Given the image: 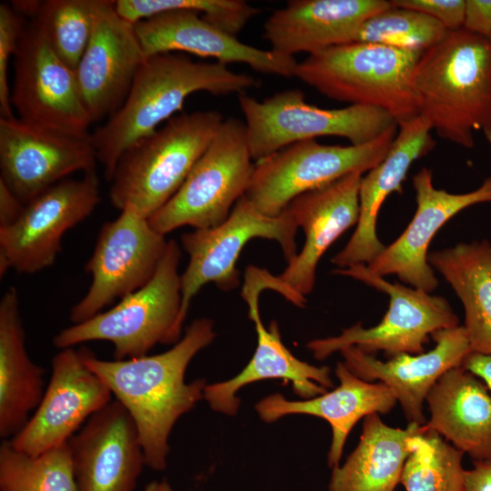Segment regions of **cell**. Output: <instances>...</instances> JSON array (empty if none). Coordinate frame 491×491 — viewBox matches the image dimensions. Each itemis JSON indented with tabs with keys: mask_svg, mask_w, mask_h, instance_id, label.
<instances>
[{
	"mask_svg": "<svg viewBox=\"0 0 491 491\" xmlns=\"http://www.w3.org/2000/svg\"><path fill=\"white\" fill-rule=\"evenodd\" d=\"M463 28L491 41V0H466Z\"/></svg>",
	"mask_w": 491,
	"mask_h": 491,
	"instance_id": "obj_38",
	"label": "cell"
},
{
	"mask_svg": "<svg viewBox=\"0 0 491 491\" xmlns=\"http://www.w3.org/2000/svg\"><path fill=\"white\" fill-rule=\"evenodd\" d=\"M428 263L462 303L471 352L491 355V243L476 240L432 251Z\"/></svg>",
	"mask_w": 491,
	"mask_h": 491,
	"instance_id": "obj_30",
	"label": "cell"
},
{
	"mask_svg": "<svg viewBox=\"0 0 491 491\" xmlns=\"http://www.w3.org/2000/svg\"><path fill=\"white\" fill-rule=\"evenodd\" d=\"M45 369L26 350L18 292L10 286L0 300V437L9 440L27 424L44 393Z\"/></svg>",
	"mask_w": 491,
	"mask_h": 491,
	"instance_id": "obj_28",
	"label": "cell"
},
{
	"mask_svg": "<svg viewBox=\"0 0 491 491\" xmlns=\"http://www.w3.org/2000/svg\"><path fill=\"white\" fill-rule=\"evenodd\" d=\"M363 174L352 173L324 187L304 193L286 209L306 236L302 250L277 276L269 274L270 289L303 307L316 283L318 263L330 246L359 218Z\"/></svg>",
	"mask_w": 491,
	"mask_h": 491,
	"instance_id": "obj_17",
	"label": "cell"
},
{
	"mask_svg": "<svg viewBox=\"0 0 491 491\" xmlns=\"http://www.w3.org/2000/svg\"><path fill=\"white\" fill-rule=\"evenodd\" d=\"M25 204L0 181V228L11 225L21 215Z\"/></svg>",
	"mask_w": 491,
	"mask_h": 491,
	"instance_id": "obj_39",
	"label": "cell"
},
{
	"mask_svg": "<svg viewBox=\"0 0 491 491\" xmlns=\"http://www.w3.org/2000/svg\"><path fill=\"white\" fill-rule=\"evenodd\" d=\"M298 229L287 209L276 216H268L243 195L221 224L184 233L181 246L187 253L189 262L181 275V323L184 324L186 318L192 299L205 285L214 283L223 291L239 286L236 263L250 240H275L288 262L297 254L296 237Z\"/></svg>",
	"mask_w": 491,
	"mask_h": 491,
	"instance_id": "obj_11",
	"label": "cell"
},
{
	"mask_svg": "<svg viewBox=\"0 0 491 491\" xmlns=\"http://www.w3.org/2000/svg\"><path fill=\"white\" fill-rule=\"evenodd\" d=\"M416 210L405 231L368 265L375 274L396 276L403 283L428 293L438 286L428 263L429 245L438 230L462 210L491 203V175L475 190L454 194L436 188L431 169L422 167L412 178Z\"/></svg>",
	"mask_w": 491,
	"mask_h": 491,
	"instance_id": "obj_19",
	"label": "cell"
},
{
	"mask_svg": "<svg viewBox=\"0 0 491 491\" xmlns=\"http://www.w3.org/2000/svg\"><path fill=\"white\" fill-rule=\"evenodd\" d=\"M105 383L85 363L81 348L61 349L43 398L25 427L9 443L38 456L67 442L97 411L113 400Z\"/></svg>",
	"mask_w": 491,
	"mask_h": 491,
	"instance_id": "obj_16",
	"label": "cell"
},
{
	"mask_svg": "<svg viewBox=\"0 0 491 491\" xmlns=\"http://www.w3.org/2000/svg\"><path fill=\"white\" fill-rule=\"evenodd\" d=\"M25 26V17L10 4L0 5V114L4 118L15 116L11 103L12 89L8 81V65L11 56H15Z\"/></svg>",
	"mask_w": 491,
	"mask_h": 491,
	"instance_id": "obj_36",
	"label": "cell"
},
{
	"mask_svg": "<svg viewBox=\"0 0 491 491\" xmlns=\"http://www.w3.org/2000/svg\"><path fill=\"white\" fill-rule=\"evenodd\" d=\"M436 345L428 352L402 354L381 361L356 346L340 351L345 366L356 376L386 385L399 402L408 424L423 426L424 404L436 381L449 369L462 365L471 352L462 326L435 332Z\"/></svg>",
	"mask_w": 491,
	"mask_h": 491,
	"instance_id": "obj_22",
	"label": "cell"
},
{
	"mask_svg": "<svg viewBox=\"0 0 491 491\" xmlns=\"http://www.w3.org/2000/svg\"><path fill=\"white\" fill-rule=\"evenodd\" d=\"M11 103L27 123L73 136L90 135L93 122L75 70L55 54L35 19L25 24L15 54Z\"/></svg>",
	"mask_w": 491,
	"mask_h": 491,
	"instance_id": "obj_14",
	"label": "cell"
},
{
	"mask_svg": "<svg viewBox=\"0 0 491 491\" xmlns=\"http://www.w3.org/2000/svg\"><path fill=\"white\" fill-rule=\"evenodd\" d=\"M339 385L334 390L303 400H287L281 394L270 395L256 405L260 418L271 423L294 414L315 416L326 420L332 429L327 455L329 467L339 466L344 446L354 426L372 414H388L397 403L384 383L366 381L354 375L343 362L335 369Z\"/></svg>",
	"mask_w": 491,
	"mask_h": 491,
	"instance_id": "obj_26",
	"label": "cell"
},
{
	"mask_svg": "<svg viewBox=\"0 0 491 491\" xmlns=\"http://www.w3.org/2000/svg\"><path fill=\"white\" fill-rule=\"evenodd\" d=\"M134 25L145 57L186 53L214 58L226 65L245 64L262 74L295 76L298 62L294 56L245 44L195 9H175Z\"/></svg>",
	"mask_w": 491,
	"mask_h": 491,
	"instance_id": "obj_21",
	"label": "cell"
},
{
	"mask_svg": "<svg viewBox=\"0 0 491 491\" xmlns=\"http://www.w3.org/2000/svg\"><path fill=\"white\" fill-rule=\"evenodd\" d=\"M425 425L385 424L378 414L364 418L359 443L342 466L332 468L329 491H395L409 455L408 440Z\"/></svg>",
	"mask_w": 491,
	"mask_h": 491,
	"instance_id": "obj_29",
	"label": "cell"
},
{
	"mask_svg": "<svg viewBox=\"0 0 491 491\" xmlns=\"http://www.w3.org/2000/svg\"><path fill=\"white\" fill-rule=\"evenodd\" d=\"M422 54L352 42L309 55L295 77L332 100L381 108L400 125L419 115L412 74Z\"/></svg>",
	"mask_w": 491,
	"mask_h": 491,
	"instance_id": "obj_5",
	"label": "cell"
},
{
	"mask_svg": "<svg viewBox=\"0 0 491 491\" xmlns=\"http://www.w3.org/2000/svg\"><path fill=\"white\" fill-rule=\"evenodd\" d=\"M484 135L491 147V124L483 129Z\"/></svg>",
	"mask_w": 491,
	"mask_h": 491,
	"instance_id": "obj_44",
	"label": "cell"
},
{
	"mask_svg": "<svg viewBox=\"0 0 491 491\" xmlns=\"http://www.w3.org/2000/svg\"><path fill=\"white\" fill-rule=\"evenodd\" d=\"M223 121L215 110L181 114L135 143L115 165L111 204L148 219L178 191Z\"/></svg>",
	"mask_w": 491,
	"mask_h": 491,
	"instance_id": "obj_4",
	"label": "cell"
},
{
	"mask_svg": "<svg viewBox=\"0 0 491 491\" xmlns=\"http://www.w3.org/2000/svg\"><path fill=\"white\" fill-rule=\"evenodd\" d=\"M258 85L253 76L218 62L194 61L177 53L146 57L122 105L90 134L105 177L110 182L125 151L172 118L190 95H241Z\"/></svg>",
	"mask_w": 491,
	"mask_h": 491,
	"instance_id": "obj_2",
	"label": "cell"
},
{
	"mask_svg": "<svg viewBox=\"0 0 491 491\" xmlns=\"http://www.w3.org/2000/svg\"><path fill=\"white\" fill-rule=\"evenodd\" d=\"M168 240L148 219L125 209L101 226L85 272L91 285L70 310L69 319L79 324L101 313L116 299L144 286L155 275Z\"/></svg>",
	"mask_w": 491,
	"mask_h": 491,
	"instance_id": "obj_12",
	"label": "cell"
},
{
	"mask_svg": "<svg viewBox=\"0 0 491 491\" xmlns=\"http://www.w3.org/2000/svg\"><path fill=\"white\" fill-rule=\"evenodd\" d=\"M114 5L116 13L132 25L175 9H195L235 36L260 12L244 0H116Z\"/></svg>",
	"mask_w": 491,
	"mask_h": 491,
	"instance_id": "obj_35",
	"label": "cell"
},
{
	"mask_svg": "<svg viewBox=\"0 0 491 491\" xmlns=\"http://www.w3.org/2000/svg\"><path fill=\"white\" fill-rule=\"evenodd\" d=\"M144 491H173V488L166 479H162L160 481L155 480L148 483Z\"/></svg>",
	"mask_w": 491,
	"mask_h": 491,
	"instance_id": "obj_43",
	"label": "cell"
},
{
	"mask_svg": "<svg viewBox=\"0 0 491 491\" xmlns=\"http://www.w3.org/2000/svg\"><path fill=\"white\" fill-rule=\"evenodd\" d=\"M408 447L400 478L406 491H465L464 453L438 433L426 427Z\"/></svg>",
	"mask_w": 491,
	"mask_h": 491,
	"instance_id": "obj_31",
	"label": "cell"
},
{
	"mask_svg": "<svg viewBox=\"0 0 491 491\" xmlns=\"http://www.w3.org/2000/svg\"><path fill=\"white\" fill-rule=\"evenodd\" d=\"M466 470L465 491H491V462L474 461Z\"/></svg>",
	"mask_w": 491,
	"mask_h": 491,
	"instance_id": "obj_40",
	"label": "cell"
},
{
	"mask_svg": "<svg viewBox=\"0 0 491 491\" xmlns=\"http://www.w3.org/2000/svg\"><path fill=\"white\" fill-rule=\"evenodd\" d=\"M390 4L422 13L437 21L447 31L464 27L466 0H391Z\"/></svg>",
	"mask_w": 491,
	"mask_h": 491,
	"instance_id": "obj_37",
	"label": "cell"
},
{
	"mask_svg": "<svg viewBox=\"0 0 491 491\" xmlns=\"http://www.w3.org/2000/svg\"><path fill=\"white\" fill-rule=\"evenodd\" d=\"M425 426L473 461L491 462V393L462 366L446 372L428 393Z\"/></svg>",
	"mask_w": 491,
	"mask_h": 491,
	"instance_id": "obj_27",
	"label": "cell"
},
{
	"mask_svg": "<svg viewBox=\"0 0 491 491\" xmlns=\"http://www.w3.org/2000/svg\"><path fill=\"white\" fill-rule=\"evenodd\" d=\"M180 258L178 243L168 240L155 275L144 286L112 308L64 328L54 336L53 345L64 349L106 341L114 346V359L125 360L146 356L158 344L177 343L183 326Z\"/></svg>",
	"mask_w": 491,
	"mask_h": 491,
	"instance_id": "obj_6",
	"label": "cell"
},
{
	"mask_svg": "<svg viewBox=\"0 0 491 491\" xmlns=\"http://www.w3.org/2000/svg\"><path fill=\"white\" fill-rule=\"evenodd\" d=\"M446 33L447 30L433 18L391 5L367 18L357 30L354 42L424 53L440 42Z\"/></svg>",
	"mask_w": 491,
	"mask_h": 491,
	"instance_id": "obj_34",
	"label": "cell"
},
{
	"mask_svg": "<svg viewBox=\"0 0 491 491\" xmlns=\"http://www.w3.org/2000/svg\"><path fill=\"white\" fill-rule=\"evenodd\" d=\"M412 87L437 135L473 148L475 132L491 124V41L465 28L447 31L419 57Z\"/></svg>",
	"mask_w": 491,
	"mask_h": 491,
	"instance_id": "obj_3",
	"label": "cell"
},
{
	"mask_svg": "<svg viewBox=\"0 0 491 491\" xmlns=\"http://www.w3.org/2000/svg\"><path fill=\"white\" fill-rule=\"evenodd\" d=\"M0 491H77L68 442L30 456L4 440L0 446Z\"/></svg>",
	"mask_w": 491,
	"mask_h": 491,
	"instance_id": "obj_32",
	"label": "cell"
},
{
	"mask_svg": "<svg viewBox=\"0 0 491 491\" xmlns=\"http://www.w3.org/2000/svg\"><path fill=\"white\" fill-rule=\"evenodd\" d=\"M95 0L41 1L35 19L55 54L73 70L91 37Z\"/></svg>",
	"mask_w": 491,
	"mask_h": 491,
	"instance_id": "obj_33",
	"label": "cell"
},
{
	"mask_svg": "<svg viewBox=\"0 0 491 491\" xmlns=\"http://www.w3.org/2000/svg\"><path fill=\"white\" fill-rule=\"evenodd\" d=\"M93 18L91 37L75 74L95 123L122 105L146 57L135 25L116 13L114 1L95 0Z\"/></svg>",
	"mask_w": 491,
	"mask_h": 491,
	"instance_id": "obj_18",
	"label": "cell"
},
{
	"mask_svg": "<svg viewBox=\"0 0 491 491\" xmlns=\"http://www.w3.org/2000/svg\"><path fill=\"white\" fill-rule=\"evenodd\" d=\"M41 1L22 0L11 1V6L22 16H30L32 19L36 15Z\"/></svg>",
	"mask_w": 491,
	"mask_h": 491,
	"instance_id": "obj_42",
	"label": "cell"
},
{
	"mask_svg": "<svg viewBox=\"0 0 491 491\" xmlns=\"http://www.w3.org/2000/svg\"><path fill=\"white\" fill-rule=\"evenodd\" d=\"M432 126L422 115L398 125V132L385 158L361 178L359 218L345 247L331 262L336 268L371 263L385 248L376 234L380 208L394 192L402 193V184L412 164L436 145Z\"/></svg>",
	"mask_w": 491,
	"mask_h": 491,
	"instance_id": "obj_24",
	"label": "cell"
},
{
	"mask_svg": "<svg viewBox=\"0 0 491 491\" xmlns=\"http://www.w3.org/2000/svg\"><path fill=\"white\" fill-rule=\"evenodd\" d=\"M260 286L252 278L246 277L242 296L249 307V317L254 322L257 345L256 351L245 368L231 379L206 385L204 399L217 412L234 416L237 413L240 400L235 394L245 386L264 379H282L291 383L294 392L303 399H308L333 387L328 366H316L296 358L283 344L277 323L271 321L268 328L264 326L258 306Z\"/></svg>",
	"mask_w": 491,
	"mask_h": 491,
	"instance_id": "obj_23",
	"label": "cell"
},
{
	"mask_svg": "<svg viewBox=\"0 0 491 491\" xmlns=\"http://www.w3.org/2000/svg\"><path fill=\"white\" fill-rule=\"evenodd\" d=\"M238 103L255 162L294 143L320 136H339L350 145H363L398 125L386 111L377 107L350 105L325 109L310 105L297 88L277 92L261 101L241 94Z\"/></svg>",
	"mask_w": 491,
	"mask_h": 491,
	"instance_id": "obj_7",
	"label": "cell"
},
{
	"mask_svg": "<svg viewBox=\"0 0 491 491\" xmlns=\"http://www.w3.org/2000/svg\"><path fill=\"white\" fill-rule=\"evenodd\" d=\"M391 5L386 0H291L264 24L270 50L313 55L354 42L360 25Z\"/></svg>",
	"mask_w": 491,
	"mask_h": 491,
	"instance_id": "obj_25",
	"label": "cell"
},
{
	"mask_svg": "<svg viewBox=\"0 0 491 491\" xmlns=\"http://www.w3.org/2000/svg\"><path fill=\"white\" fill-rule=\"evenodd\" d=\"M333 273L351 277L386 294L389 306L376 326L366 328L361 323H356L338 336L308 342L306 347L316 359L324 360L349 346H356L370 355L383 351L392 357L402 354H421L429 336L459 326V318L443 296L400 283H390L364 264L336 268Z\"/></svg>",
	"mask_w": 491,
	"mask_h": 491,
	"instance_id": "obj_9",
	"label": "cell"
},
{
	"mask_svg": "<svg viewBox=\"0 0 491 491\" xmlns=\"http://www.w3.org/2000/svg\"><path fill=\"white\" fill-rule=\"evenodd\" d=\"M397 128L363 145H329L316 139L294 143L255 163L244 195L262 214L276 216L304 193L374 168L388 153Z\"/></svg>",
	"mask_w": 491,
	"mask_h": 491,
	"instance_id": "obj_10",
	"label": "cell"
},
{
	"mask_svg": "<svg viewBox=\"0 0 491 491\" xmlns=\"http://www.w3.org/2000/svg\"><path fill=\"white\" fill-rule=\"evenodd\" d=\"M461 366L481 379L491 393V355L470 352Z\"/></svg>",
	"mask_w": 491,
	"mask_h": 491,
	"instance_id": "obj_41",
	"label": "cell"
},
{
	"mask_svg": "<svg viewBox=\"0 0 491 491\" xmlns=\"http://www.w3.org/2000/svg\"><path fill=\"white\" fill-rule=\"evenodd\" d=\"M100 200L94 170L66 178L25 204L16 221L0 228V276L9 269L35 274L52 266L65 233L87 218Z\"/></svg>",
	"mask_w": 491,
	"mask_h": 491,
	"instance_id": "obj_13",
	"label": "cell"
},
{
	"mask_svg": "<svg viewBox=\"0 0 491 491\" xmlns=\"http://www.w3.org/2000/svg\"><path fill=\"white\" fill-rule=\"evenodd\" d=\"M77 491H135L145 466L136 426L113 399L67 441Z\"/></svg>",
	"mask_w": 491,
	"mask_h": 491,
	"instance_id": "obj_20",
	"label": "cell"
},
{
	"mask_svg": "<svg viewBox=\"0 0 491 491\" xmlns=\"http://www.w3.org/2000/svg\"><path fill=\"white\" fill-rule=\"evenodd\" d=\"M215 337L213 321L194 320L184 336L161 354L125 360H104L81 347L86 366L109 387L132 417L144 450L145 466L166 467L168 438L176 421L204 399L205 379L185 383L194 356Z\"/></svg>",
	"mask_w": 491,
	"mask_h": 491,
	"instance_id": "obj_1",
	"label": "cell"
},
{
	"mask_svg": "<svg viewBox=\"0 0 491 491\" xmlns=\"http://www.w3.org/2000/svg\"><path fill=\"white\" fill-rule=\"evenodd\" d=\"M96 161L90 135L0 118V181L24 204L75 172L94 171Z\"/></svg>",
	"mask_w": 491,
	"mask_h": 491,
	"instance_id": "obj_15",
	"label": "cell"
},
{
	"mask_svg": "<svg viewBox=\"0 0 491 491\" xmlns=\"http://www.w3.org/2000/svg\"><path fill=\"white\" fill-rule=\"evenodd\" d=\"M244 121H223L175 195L148 218L161 235L182 227L209 228L225 221L246 194L255 164Z\"/></svg>",
	"mask_w": 491,
	"mask_h": 491,
	"instance_id": "obj_8",
	"label": "cell"
}]
</instances>
